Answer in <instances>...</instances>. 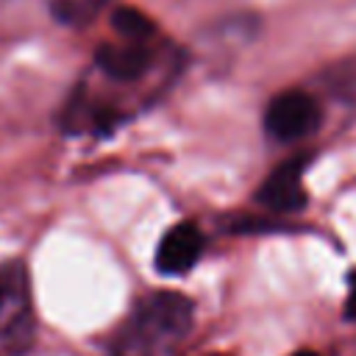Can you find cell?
<instances>
[{
  "label": "cell",
  "instance_id": "obj_1",
  "mask_svg": "<svg viewBox=\"0 0 356 356\" xmlns=\"http://www.w3.org/2000/svg\"><path fill=\"white\" fill-rule=\"evenodd\" d=\"M192 323V303L178 292H156L145 298L131 320L120 328L111 353L114 356H159L184 334Z\"/></svg>",
  "mask_w": 356,
  "mask_h": 356
},
{
  "label": "cell",
  "instance_id": "obj_3",
  "mask_svg": "<svg viewBox=\"0 0 356 356\" xmlns=\"http://www.w3.org/2000/svg\"><path fill=\"white\" fill-rule=\"evenodd\" d=\"M200 253H203V234L197 231V225L178 222L161 236L153 264L161 275H170V278L186 275L195 267V261L200 259Z\"/></svg>",
  "mask_w": 356,
  "mask_h": 356
},
{
  "label": "cell",
  "instance_id": "obj_6",
  "mask_svg": "<svg viewBox=\"0 0 356 356\" xmlns=\"http://www.w3.org/2000/svg\"><path fill=\"white\" fill-rule=\"evenodd\" d=\"M111 25H114V31H117L120 36H125L128 42H136V44H142L145 39H150V36L156 33L153 19H150L145 11L134 8V6H120V8H114V11H111Z\"/></svg>",
  "mask_w": 356,
  "mask_h": 356
},
{
  "label": "cell",
  "instance_id": "obj_7",
  "mask_svg": "<svg viewBox=\"0 0 356 356\" xmlns=\"http://www.w3.org/2000/svg\"><path fill=\"white\" fill-rule=\"evenodd\" d=\"M345 317L356 323V275L350 278V289H348V300H345Z\"/></svg>",
  "mask_w": 356,
  "mask_h": 356
},
{
  "label": "cell",
  "instance_id": "obj_2",
  "mask_svg": "<svg viewBox=\"0 0 356 356\" xmlns=\"http://www.w3.org/2000/svg\"><path fill=\"white\" fill-rule=\"evenodd\" d=\"M320 125V106L312 95L300 89H286L275 95L264 111V128L278 142H298L314 134Z\"/></svg>",
  "mask_w": 356,
  "mask_h": 356
},
{
  "label": "cell",
  "instance_id": "obj_4",
  "mask_svg": "<svg viewBox=\"0 0 356 356\" xmlns=\"http://www.w3.org/2000/svg\"><path fill=\"white\" fill-rule=\"evenodd\" d=\"M303 167H306V159H292V161L278 164L264 178V184L259 186V192H256L259 203H264L267 209H275V211H295V209H300L306 203Z\"/></svg>",
  "mask_w": 356,
  "mask_h": 356
},
{
  "label": "cell",
  "instance_id": "obj_5",
  "mask_svg": "<svg viewBox=\"0 0 356 356\" xmlns=\"http://www.w3.org/2000/svg\"><path fill=\"white\" fill-rule=\"evenodd\" d=\"M95 61H97V67L108 78H114V81H134V78H139L147 70L150 56L136 42H128V44H111V42H106V44H100L95 50Z\"/></svg>",
  "mask_w": 356,
  "mask_h": 356
},
{
  "label": "cell",
  "instance_id": "obj_8",
  "mask_svg": "<svg viewBox=\"0 0 356 356\" xmlns=\"http://www.w3.org/2000/svg\"><path fill=\"white\" fill-rule=\"evenodd\" d=\"M0 300H3V292H0Z\"/></svg>",
  "mask_w": 356,
  "mask_h": 356
}]
</instances>
